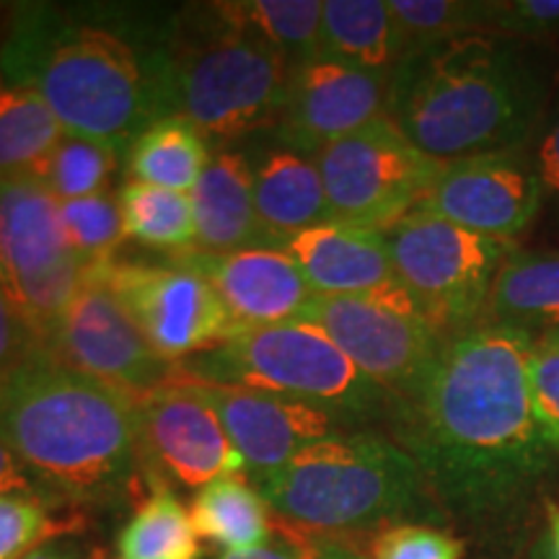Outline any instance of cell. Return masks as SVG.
<instances>
[{
  "mask_svg": "<svg viewBox=\"0 0 559 559\" xmlns=\"http://www.w3.org/2000/svg\"><path fill=\"white\" fill-rule=\"evenodd\" d=\"M94 264L68 243L60 200L34 177L0 181V290L41 345Z\"/></svg>",
  "mask_w": 559,
  "mask_h": 559,
  "instance_id": "cell-9",
  "label": "cell"
},
{
  "mask_svg": "<svg viewBox=\"0 0 559 559\" xmlns=\"http://www.w3.org/2000/svg\"><path fill=\"white\" fill-rule=\"evenodd\" d=\"M321 58L391 79L404 60V45L389 0H326Z\"/></svg>",
  "mask_w": 559,
  "mask_h": 559,
  "instance_id": "cell-22",
  "label": "cell"
},
{
  "mask_svg": "<svg viewBox=\"0 0 559 559\" xmlns=\"http://www.w3.org/2000/svg\"><path fill=\"white\" fill-rule=\"evenodd\" d=\"M270 510L267 500L247 479L234 474L200 487L192 500L190 519L202 539L226 549V555H239L267 547L275 528Z\"/></svg>",
  "mask_w": 559,
  "mask_h": 559,
  "instance_id": "cell-24",
  "label": "cell"
},
{
  "mask_svg": "<svg viewBox=\"0 0 559 559\" xmlns=\"http://www.w3.org/2000/svg\"><path fill=\"white\" fill-rule=\"evenodd\" d=\"M479 324L559 332V251L515 249L498 272Z\"/></svg>",
  "mask_w": 559,
  "mask_h": 559,
  "instance_id": "cell-23",
  "label": "cell"
},
{
  "mask_svg": "<svg viewBox=\"0 0 559 559\" xmlns=\"http://www.w3.org/2000/svg\"><path fill=\"white\" fill-rule=\"evenodd\" d=\"M135 402L34 342L0 376V438L47 498L99 502L122 492L143 464Z\"/></svg>",
  "mask_w": 559,
  "mask_h": 559,
  "instance_id": "cell-4",
  "label": "cell"
},
{
  "mask_svg": "<svg viewBox=\"0 0 559 559\" xmlns=\"http://www.w3.org/2000/svg\"><path fill=\"white\" fill-rule=\"evenodd\" d=\"M304 534V531H300ZM306 544H309V551L313 559H366L358 549L349 547L347 542L342 539H330V536H309L304 534Z\"/></svg>",
  "mask_w": 559,
  "mask_h": 559,
  "instance_id": "cell-41",
  "label": "cell"
},
{
  "mask_svg": "<svg viewBox=\"0 0 559 559\" xmlns=\"http://www.w3.org/2000/svg\"><path fill=\"white\" fill-rule=\"evenodd\" d=\"M124 234L145 247L166 249L171 254L192 249L198 241L194 210L187 192L128 181L120 192Z\"/></svg>",
  "mask_w": 559,
  "mask_h": 559,
  "instance_id": "cell-29",
  "label": "cell"
},
{
  "mask_svg": "<svg viewBox=\"0 0 559 559\" xmlns=\"http://www.w3.org/2000/svg\"><path fill=\"white\" fill-rule=\"evenodd\" d=\"M304 321L330 334L389 400L425 379L445 342L402 285L381 296H313Z\"/></svg>",
  "mask_w": 559,
  "mask_h": 559,
  "instance_id": "cell-11",
  "label": "cell"
},
{
  "mask_svg": "<svg viewBox=\"0 0 559 559\" xmlns=\"http://www.w3.org/2000/svg\"><path fill=\"white\" fill-rule=\"evenodd\" d=\"M177 368L198 381L309 402L334 417H366L391 402L330 334L309 321L239 330Z\"/></svg>",
  "mask_w": 559,
  "mask_h": 559,
  "instance_id": "cell-6",
  "label": "cell"
},
{
  "mask_svg": "<svg viewBox=\"0 0 559 559\" xmlns=\"http://www.w3.org/2000/svg\"><path fill=\"white\" fill-rule=\"evenodd\" d=\"M0 495H26V498L47 500V492L34 479V474L21 464V459L13 453L5 440L0 438Z\"/></svg>",
  "mask_w": 559,
  "mask_h": 559,
  "instance_id": "cell-39",
  "label": "cell"
},
{
  "mask_svg": "<svg viewBox=\"0 0 559 559\" xmlns=\"http://www.w3.org/2000/svg\"><path fill=\"white\" fill-rule=\"evenodd\" d=\"M140 461L151 479L164 477L194 489L213 479L247 472V461L230 443L218 412L174 366L169 381L138 396Z\"/></svg>",
  "mask_w": 559,
  "mask_h": 559,
  "instance_id": "cell-14",
  "label": "cell"
},
{
  "mask_svg": "<svg viewBox=\"0 0 559 559\" xmlns=\"http://www.w3.org/2000/svg\"><path fill=\"white\" fill-rule=\"evenodd\" d=\"M104 280L148 345L171 366L239 332L218 293L192 270L111 260L104 264Z\"/></svg>",
  "mask_w": 559,
  "mask_h": 559,
  "instance_id": "cell-13",
  "label": "cell"
},
{
  "mask_svg": "<svg viewBox=\"0 0 559 559\" xmlns=\"http://www.w3.org/2000/svg\"><path fill=\"white\" fill-rule=\"evenodd\" d=\"M313 160L334 223L376 230L409 215L440 171L389 117L324 145Z\"/></svg>",
  "mask_w": 559,
  "mask_h": 559,
  "instance_id": "cell-10",
  "label": "cell"
},
{
  "mask_svg": "<svg viewBox=\"0 0 559 559\" xmlns=\"http://www.w3.org/2000/svg\"><path fill=\"white\" fill-rule=\"evenodd\" d=\"M218 559H311V555H309V547H306L304 534L285 523L277 544H267V547L251 549V551H239V555H223Z\"/></svg>",
  "mask_w": 559,
  "mask_h": 559,
  "instance_id": "cell-40",
  "label": "cell"
},
{
  "mask_svg": "<svg viewBox=\"0 0 559 559\" xmlns=\"http://www.w3.org/2000/svg\"><path fill=\"white\" fill-rule=\"evenodd\" d=\"M536 559H549L547 549H544V544H542V547H539V551H536Z\"/></svg>",
  "mask_w": 559,
  "mask_h": 559,
  "instance_id": "cell-44",
  "label": "cell"
},
{
  "mask_svg": "<svg viewBox=\"0 0 559 559\" xmlns=\"http://www.w3.org/2000/svg\"><path fill=\"white\" fill-rule=\"evenodd\" d=\"M404 293L443 340L481 321L498 272L515 247L412 210L383 230Z\"/></svg>",
  "mask_w": 559,
  "mask_h": 559,
  "instance_id": "cell-8",
  "label": "cell"
},
{
  "mask_svg": "<svg viewBox=\"0 0 559 559\" xmlns=\"http://www.w3.org/2000/svg\"><path fill=\"white\" fill-rule=\"evenodd\" d=\"M389 9L394 13L407 58L412 52L428 50L464 34L489 32L492 0H389Z\"/></svg>",
  "mask_w": 559,
  "mask_h": 559,
  "instance_id": "cell-30",
  "label": "cell"
},
{
  "mask_svg": "<svg viewBox=\"0 0 559 559\" xmlns=\"http://www.w3.org/2000/svg\"><path fill=\"white\" fill-rule=\"evenodd\" d=\"M117 156L120 151L109 145L66 135L34 179H39L60 202L91 198L107 192Z\"/></svg>",
  "mask_w": 559,
  "mask_h": 559,
  "instance_id": "cell-31",
  "label": "cell"
},
{
  "mask_svg": "<svg viewBox=\"0 0 559 559\" xmlns=\"http://www.w3.org/2000/svg\"><path fill=\"white\" fill-rule=\"evenodd\" d=\"M94 264L41 347L66 366L109 383L130 396H143L169 381L174 366L148 345L120 298Z\"/></svg>",
  "mask_w": 559,
  "mask_h": 559,
  "instance_id": "cell-12",
  "label": "cell"
},
{
  "mask_svg": "<svg viewBox=\"0 0 559 559\" xmlns=\"http://www.w3.org/2000/svg\"><path fill=\"white\" fill-rule=\"evenodd\" d=\"M73 523L52 519L47 502L26 495H0V559H21Z\"/></svg>",
  "mask_w": 559,
  "mask_h": 559,
  "instance_id": "cell-33",
  "label": "cell"
},
{
  "mask_svg": "<svg viewBox=\"0 0 559 559\" xmlns=\"http://www.w3.org/2000/svg\"><path fill=\"white\" fill-rule=\"evenodd\" d=\"M221 19L247 29L275 47L290 66L321 58V9L319 0H236L215 3Z\"/></svg>",
  "mask_w": 559,
  "mask_h": 559,
  "instance_id": "cell-27",
  "label": "cell"
},
{
  "mask_svg": "<svg viewBox=\"0 0 559 559\" xmlns=\"http://www.w3.org/2000/svg\"><path fill=\"white\" fill-rule=\"evenodd\" d=\"M213 9V5H210ZM215 24L177 39L169 52L171 115L205 138L234 140L277 128L293 66L283 52L213 9Z\"/></svg>",
  "mask_w": 559,
  "mask_h": 559,
  "instance_id": "cell-7",
  "label": "cell"
},
{
  "mask_svg": "<svg viewBox=\"0 0 559 559\" xmlns=\"http://www.w3.org/2000/svg\"><path fill=\"white\" fill-rule=\"evenodd\" d=\"M489 32L528 45L559 41V0H495Z\"/></svg>",
  "mask_w": 559,
  "mask_h": 559,
  "instance_id": "cell-36",
  "label": "cell"
},
{
  "mask_svg": "<svg viewBox=\"0 0 559 559\" xmlns=\"http://www.w3.org/2000/svg\"><path fill=\"white\" fill-rule=\"evenodd\" d=\"M464 542L428 523H396L370 542V559H461Z\"/></svg>",
  "mask_w": 559,
  "mask_h": 559,
  "instance_id": "cell-35",
  "label": "cell"
},
{
  "mask_svg": "<svg viewBox=\"0 0 559 559\" xmlns=\"http://www.w3.org/2000/svg\"><path fill=\"white\" fill-rule=\"evenodd\" d=\"M210 164L205 135L185 117H160L132 140L128 148V174L132 181L192 192Z\"/></svg>",
  "mask_w": 559,
  "mask_h": 559,
  "instance_id": "cell-25",
  "label": "cell"
},
{
  "mask_svg": "<svg viewBox=\"0 0 559 559\" xmlns=\"http://www.w3.org/2000/svg\"><path fill=\"white\" fill-rule=\"evenodd\" d=\"M306 547H309V544H306ZM309 555H311V551H309ZM311 559H313V557H311Z\"/></svg>",
  "mask_w": 559,
  "mask_h": 559,
  "instance_id": "cell-45",
  "label": "cell"
},
{
  "mask_svg": "<svg viewBox=\"0 0 559 559\" xmlns=\"http://www.w3.org/2000/svg\"><path fill=\"white\" fill-rule=\"evenodd\" d=\"M285 251L317 296H381L400 288L383 230L326 223L304 230Z\"/></svg>",
  "mask_w": 559,
  "mask_h": 559,
  "instance_id": "cell-19",
  "label": "cell"
},
{
  "mask_svg": "<svg viewBox=\"0 0 559 559\" xmlns=\"http://www.w3.org/2000/svg\"><path fill=\"white\" fill-rule=\"evenodd\" d=\"M66 130L34 91L0 75V181L37 177Z\"/></svg>",
  "mask_w": 559,
  "mask_h": 559,
  "instance_id": "cell-26",
  "label": "cell"
},
{
  "mask_svg": "<svg viewBox=\"0 0 559 559\" xmlns=\"http://www.w3.org/2000/svg\"><path fill=\"white\" fill-rule=\"evenodd\" d=\"M0 75L34 91L66 135L130 148L171 115L169 55L138 50L122 32L55 5H13L0 37Z\"/></svg>",
  "mask_w": 559,
  "mask_h": 559,
  "instance_id": "cell-3",
  "label": "cell"
},
{
  "mask_svg": "<svg viewBox=\"0 0 559 559\" xmlns=\"http://www.w3.org/2000/svg\"><path fill=\"white\" fill-rule=\"evenodd\" d=\"M534 337L515 326H472L443 342L409 394L391 400L396 443L438 506L474 526H513L557 469L531 409Z\"/></svg>",
  "mask_w": 559,
  "mask_h": 559,
  "instance_id": "cell-1",
  "label": "cell"
},
{
  "mask_svg": "<svg viewBox=\"0 0 559 559\" xmlns=\"http://www.w3.org/2000/svg\"><path fill=\"white\" fill-rule=\"evenodd\" d=\"M190 200L200 249H270L262 223L257 218L254 171L241 153H218L210 158Z\"/></svg>",
  "mask_w": 559,
  "mask_h": 559,
  "instance_id": "cell-20",
  "label": "cell"
},
{
  "mask_svg": "<svg viewBox=\"0 0 559 559\" xmlns=\"http://www.w3.org/2000/svg\"><path fill=\"white\" fill-rule=\"evenodd\" d=\"M179 376H185L177 368ZM194 389L218 412L230 443L247 461V472L254 479L283 469L306 445L334 436L332 412L313 407L309 402L267 394L226 383L198 381L185 376Z\"/></svg>",
  "mask_w": 559,
  "mask_h": 559,
  "instance_id": "cell-18",
  "label": "cell"
},
{
  "mask_svg": "<svg viewBox=\"0 0 559 559\" xmlns=\"http://www.w3.org/2000/svg\"><path fill=\"white\" fill-rule=\"evenodd\" d=\"M171 264L198 272L218 293L236 330L304 321L317 293L288 251L185 249Z\"/></svg>",
  "mask_w": 559,
  "mask_h": 559,
  "instance_id": "cell-17",
  "label": "cell"
},
{
  "mask_svg": "<svg viewBox=\"0 0 559 559\" xmlns=\"http://www.w3.org/2000/svg\"><path fill=\"white\" fill-rule=\"evenodd\" d=\"M544 205L534 160L521 153H487L440 164L438 177L415 210L453 226L513 243Z\"/></svg>",
  "mask_w": 559,
  "mask_h": 559,
  "instance_id": "cell-15",
  "label": "cell"
},
{
  "mask_svg": "<svg viewBox=\"0 0 559 559\" xmlns=\"http://www.w3.org/2000/svg\"><path fill=\"white\" fill-rule=\"evenodd\" d=\"M254 205L270 247H288L304 230L334 223L317 160L293 151L262 160L254 171Z\"/></svg>",
  "mask_w": 559,
  "mask_h": 559,
  "instance_id": "cell-21",
  "label": "cell"
},
{
  "mask_svg": "<svg viewBox=\"0 0 559 559\" xmlns=\"http://www.w3.org/2000/svg\"><path fill=\"white\" fill-rule=\"evenodd\" d=\"M257 485L280 519L309 536L440 519L415 459L379 432L321 438Z\"/></svg>",
  "mask_w": 559,
  "mask_h": 559,
  "instance_id": "cell-5",
  "label": "cell"
},
{
  "mask_svg": "<svg viewBox=\"0 0 559 559\" xmlns=\"http://www.w3.org/2000/svg\"><path fill=\"white\" fill-rule=\"evenodd\" d=\"M534 169L539 174L544 202L559 213V99L551 107L549 117H544L539 132H536L534 143Z\"/></svg>",
  "mask_w": 559,
  "mask_h": 559,
  "instance_id": "cell-37",
  "label": "cell"
},
{
  "mask_svg": "<svg viewBox=\"0 0 559 559\" xmlns=\"http://www.w3.org/2000/svg\"><path fill=\"white\" fill-rule=\"evenodd\" d=\"M21 559H86L83 557V549L73 542H47L41 547L32 549L29 555Z\"/></svg>",
  "mask_w": 559,
  "mask_h": 559,
  "instance_id": "cell-42",
  "label": "cell"
},
{
  "mask_svg": "<svg viewBox=\"0 0 559 559\" xmlns=\"http://www.w3.org/2000/svg\"><path fill=\"white\" fill-rule=\"evenodd\" d=\"M151 481V495L117 539V559H200V536L190 513L164 481Z\"/></svg>",
  "mask_w": 559,
  "mask_h": 559,
  "instance_id": "cell-28",
  "label": "cell"
},
{
  "mask_svg": "<svg viewBox=\"0 0 559 559\" xmlns=\"http://www.w3.org/2000/svg\"><path fill=\"white\" fill-rule=\"evenodd\" d=\"M29 326L21 321L16 309L9 304V298L0 290V376L9 370L13 362H19L29 353L34 345Z\"/></svg>",
  "mask_w": 559,
  "mask_h": 559,
  "instance_id": "cell-38",
  "label": "cell"
},
{
  "mask_svg": "<svg viewBox=\"0 0 559 559\" xmlns=\"http://www.w3.org/2000/svg\"><path fill=\"white\" fill-rule=\"evenodd\" d=\"M528 394L544 440L559 456V332L534 337L528 358Z\"/></svg>",
  "mask_w": 559,
  "mask_h": 559,
  "instance_id": "cell-34",
  "label": "cell"
},
{
  "mask_svg": "<svg viewBox=\"0 0 559 559\" xmlns=\"http://www.w3.org/2000/svg\"><path fill=\"white\" fill-rule=\"evenodd\" d=\"M544 513H547V542H544V549H547L549 559H559V506L551 500H544Z\"/></svg>",
  "mask_w": 559,
  "mask_h": 559,
  "instance_id": "cell-43",
  "label": "cell"
},
{
  "mask_svg": "<svg viewBox=\"0 0 559 559\" xmlns=\"http://www.w3.org/2000/svg\"><path fill=\"white\" fill-rule=\"evenodd\" d=\"M389 81L326 58L296 66L277 122L280 138L317 156L334 140L389 117Z\"/></svg>",
  "mask_w": 559,
  "mask_h": 559,
  "instance_id": "cell-16",
  "label": "cell"
},
{
  "mask_svg": "<svg viewBox=\"0 0 559 559\" xmlns=\"http://www.w3.org/2000/svg\"><path fill=\"white\" fill-rule=\"evenodd\" d=\"M549 99L534 45L477 32L407 55L389 81V120L438 164L521 153Z\"/></svg>",
  "mask_w": 559,
  "mask_h": 559,
  "instance_id": "cell-2",
  "label": "cell"
},
{
  "mask_svg": "<svg viewBox=\"0 0 559 559\" xmlns=\"http://www.w3.org/2000/svg\"><path fill=\"white\" fill-rule=\"evenodd\" d=\"M60 218L68 243L86 264L115 260L117 247L128 236L120 198H111L109 192L60 202Z\"/></svg>",
  "mask_w": 559,
  "mask_h": 559,
  "instance_id": "cell-32",
  "label": "cell"
}]
</instances>
